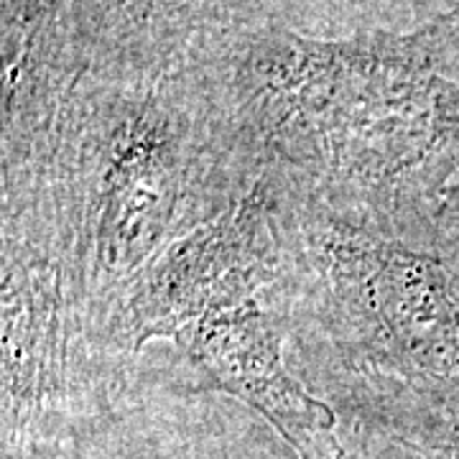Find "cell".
Returning a JSON list of instances; mask_svg holds the SVG:
<instances>
[{"label":"cell","instance_id":"obj_7","mask_svg":"<svg viewBox=\"0 0 459 459\" xmlns=\"http://www.w3.org/2000/svg\"><path fill=\"white\" fill-rule=\"evenodd\" d=\"M84 69L164 77L212 62L243 33L279 21L268 0H56Z\"/></svg>","mask_w":459,"mask_h":459},{"label":"cell","instance_id":"obj_6","mask_svg":"<svg viewBox=\"0 0 459 459\" xmlns=\"http://www.w3.org/2000/svg\"><path fill=\"white\" fill-rule=\"evenodd\" d=\"M261 296L202 314L171 337L197 376L235 395L283 437L299 459H344L334 411L309 395L283 360V329Z\"/></svg>","mask_w":459,"mask_h":459},{"label":"cell","instance_id":"obj_8","mask_svg":"<svg viewBox=\"0 0 459 459\" xmlns=\"http://www.w3.org/2000/svg\"><path fill=\"white\" fill-rule=\"evenodd\" d=\"M3 189L36 177L66 100L87 74L56 0H0Z\"/></svg>","mask_w":459,"mask_h":459},{"label":"cell","instance_id":"obj_5","mask_svg":"<svg viewBox=\"0 0 459 459\" xmlns=\"http://www.w3.org/2000/svg\"><path fill=\"white\" fill-rule=\"evenodd\" d=\"M3 413L21 429L95 376L92 350L49 247L3 232Z\"/></svg>","mask_w":459,"mask_h":459},{"label":"cell","instance_id":"obj_2","mask_svg":"<svg viewBox=\"0 0 459 459\" xmlns=\"http://www.w3.org/2000/svg\"><path fill=\"white\" fill-rule=\"evenodd\" d=\"M202 69L164 77L87 72L23 189L44 207L51 253L90 340L164 253L261 179Z\"/></svg>","mask_w":459,"mask_h":459},{"label":"cell","instance_id":"obj_3","mask_svg":"<svg viewBox=\"0 0 459 459\" xmlns=\"http://www.w3.org/2000/svg\"><path fill=\"white\" fill-rule=\"evenodd\" d=\"M283 255V296L309 309L358 376L446 395L459 383V294L431 250L360 228L263 174Z\"/></svg>","mask_w":459,"mask_h":459},{"label":"cell","instance_id":"obj_1","mask_svg":"<svg viewBox=\"0 0 459 459\" xmlns=\"http://www.w3.org/2000/svg\"><path fill=\"white\" fill-rule=\"evenodd\" d=\"M263 174L355 225L437 246L459 82L424 33L319 39L271 21L199 66Z\"/></svg>","mask_w":459,"mask_h":459},{"label":"cell","instance_id":"obj_9","mask_svg":"<svg viewBox=\"0 0 459 459\" xmlns=\"http://www.w3.org/2000/svg\"><path fill=\"white\" fill-rule=\"evenodd\" d=\"M281 23L319 39L416 33L459 8V0H268Z\"/></svg>","mask_w":459,"mask_h":459},{"label":"cell","instance_id":"obj_4","mask_svg":"<svg viewBox=\"0 0 459 459\" xmlns=\"http://www.w3.org/2000/svg\"><path fill=\"white\" fill-rule=\"evenodd\" d=\"M276 294L283 296V255L261 174L235 207L186 235L138 279L105 329L102 350L138 352L171 340L202 314Z\"/></svg>","mask_w":459,"mask_h":459}]
</instances>
